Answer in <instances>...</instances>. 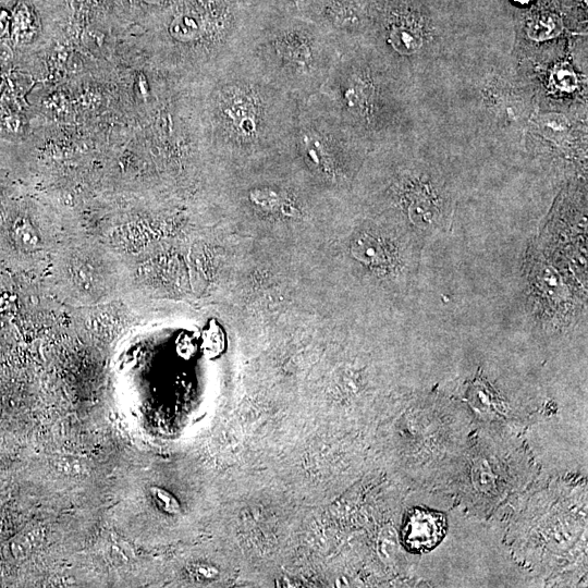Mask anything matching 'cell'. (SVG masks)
Returning <instances> with one entry per match:
<instances>
[{
  "label": "cell",
  "instance_id": "8992f818",
  "mask_svg": "<svg viewBox=\"0 0 588 588\" xmlns=\"http://www.w3.org/2000/svg\"><path fill=\"white\" fill-rule=\"evenodd\" d=\"M419 137L369 151L358 177L369 195L426 231L445 223L454 194L442 167L422 156Z\"/></svg>",
  "mask_w": 588,
  "mask_h": 588
},
{
  "label": "cell",
  "instance_id": "9c48e42d",
  "mask_svg": "<svg viewBox=\"0 0 588 588\" xmlns=\"http://www.w3.org/2000/svg\"><path fill=\"white\" fill-rule=\"evenodd\" d=\"M446 531L445 516L428 509L414 507L404 517L401 539L414 553H425L440 543Z\"/></svg>",
  "mask_w": 588,
  "mask_h": 588
},
{
  "label": "cell",
  "instance_id": "ac0fdd59",
  "mask_svg": "<svg viewBox=\"0 0 588 588\" xmlns=\"http://www.w3.org/2000/svg\"><path fill=\"white\" fill-rule=\"evenodd\" d=\"M532 1L534 0H513L514 3L523 7L530 4Z\"/></svg>",
  "mask_w": 588,
  "mask_h": 588
},
{
  "label": "cell",
  "instance_id": "8fae6325",
  "mask_svg": "<svg viewBox=\"0 0 588 588\" xmlns=\"http://www.w3.org/2000/svg\"><path fill=\"white\" fill-rule=\"evenodd\" d=\"M35 34L33 15L23 2H20L10 13V24L7 35H10L15 45L22 46L30 41Z\"/></svg>",
  "mask_w": 588,
  "mask_h": 588
},
{
  "label": "cell",
  "instance_id": "d6986e66",
  "mask_svg": "<svg viewBox=\"0 0 588 588\" xmlns=\"http://www.w3.org/2000/svg\"><path fill=\"white\" fill-rule=\"evenodd\" d=\"M291 1H293L295 4H296V2H297V0H291Z\"/></svg>",
  "mask_w": 588,
  "mask_h": 588
},
{
  "label": "cell",
  "instance_id": "9a60e30c",
  "mask_svg": "<svg viewBox=\"0 0 588 588\" xmlns=\"http://www.w3.org/2000/svg\"><path fill=\"white\" fill-rule=\"evenodd\" d=\"M560 22L556 17L553 15H539L535 19V21L529 24V29L532 32L529 33V35H535L537 37L542 36H552L556 34V29H559Z\"/></svg>",
  "mask_w": 588,
  "mask_h": 588
},
{
  "label": "cell",
  "instance_id": "5b68a950",
  "mask_svg": "<svg viewBox=\"0 0 588 588\" xmlns=\"http://www.w3.org/2000/svg\"><path fill=\"white\" fill-rule=\"evenodd\" d=\"M365 44L418 89L469 49L418 0H371Z\"/></svg>",
  "mask_w": 588,
  "mask_h": 588
},
{
  "label": "cell",
  "instance_id": "e0dca14e",
  "mask_svg": "<svg viewBox=\"0 0 588 588\" xmlns=\"http://www.w3.org/2000/svg\"><path fill=\"white\" fill-rule=\"evenodd\" d=\"M144 1L149 4L161 5L166 3L168 0H144Z\"/></svg>",
  "mask_w": 588,
  "mask_h": 588
},
{
  "label": "cell",
  "instance_id": "5bb4252c",
  "mask_svg": "<svg viewBox=\"0 0 588 588\" xmlns=\"http://www.w3.org/2000/svg\"><path fill=\"white\" fill-rule=\"evenodd\" d=\"M150 494L155 503L161 511L172 515L181 512L180 502L172 493H170L166 489L160 487H151Z\"/></svg>",
  "mask_w": 588,
  "mask_h": 588
},
{
  "label": "cell",
  "instance_id": "ba28073f",
  "mask_svg": "<svg viewBox=\"0 0 588 588\" xmlns=\"http://www.w3.org/2000/svg\"><path fill=\"white\" fill-rule=\"evenodd\" d=\"M371 0H297L298 12L333 38L340 52L366 42Z\"/></svg>",
  "mask_w": 588,
  "mask_h": 588
},
{
  "label": "cell",
  "instance_id": "4fadbf2b",
  "mask_svg": "<svg viewBox=\"0 0 588 588\" xmlns=\"http://www.w3.org/2000/svg\"><path fill=\"white\" fill-rule=\"evenodd\" d=\"M25 134V123L19 113L0 108V137L8 140H21Z\"/></svg>",
  "mask_w": 588,
  "mask_h": 588
},
{
  "label": "cell",
  "instance_id": "277c9868",
  "mask_svg": "<svg viewBox=\"0 0 588 588\" xmlns=\"http://www.w3.org/2000/svg\"><path fill=\"white\" fill-rule=\"evenodd\" d=\"M340 50L291 0H260L248 16L237 57L296 99L320 91Z\"/></svg>",
  "mask_w": 588,
  "mask_h": 588
},
{
  "label": "cell",
  "instance_id": "30bf717a",
  "mask_svg": "<svg viewBox=\"0 0 588 588\" xmlns=\"http://www.w3.org/2000/svg\"><path fill=\"white\" fill-rule=\"evenodd\" d=\"M354 257L369 266H385L389 264L387 248L378 240L363 234L356 237L352 244Z\"/></svg>",
  "mask_w": 588,
  "mask_h": 588
},
{
  "label": "cell",
  "instance_id": "52a82bcc",
  "mask_svg": "<svg viewBox=\"0 0 588 588\" xmlns=\"http://www.w3.org/2000/svg\"><path fill=\"white\" fill-rule=\"evenodd\" d=\"M282 152L321 193L330 194L350 191L368 155L320 91L298 99Z\"/></svg>",
  "mask_w": 588,
  "mask_h": 588
},
{
  "label": "cell",
  "instance_id": "7a4b0ae2",
  "mask_svg": "<svg viewBox=\"0 0 588 588\" xmlns=\"http://www.w3.org/2000/svg\"><path fill=\"white\" fill-rule=\"evenodd\" d=\"M320 93L368 152L421 136L418 88L366 44L340 53Z\"/></svg>",
  "mask_w": 588,
  "mask_h": 588
},
{
  "label": "cell",
  "instance_id": "6da1fadb",
  "mask_svg": "<svg viewBox=\"0 0 588 588\" xmlns=\"http://www.w3.org/2000/svg\"><path fill=\"white\" fill-rule=\"evenodd\" d=\"M204 136L229 169L282 152L298 99L238 57L207 74Z\"/></svg>",
  "mask_w": 588,
  "mask_h": 588
},
{
  "label": "cell",
  "instance_id": "3957f363",
  "mask_svg": "<svg viewBox=\"0 0 588 588\" xmlns=\"http://www.w3.org/2000/svg\"><path fill=\"white\" fill-rule=\"evenodd\" d=\"M438 78L448 81L450 106L471 137L503 148L525 142L537 94L514 56L469 48Z\"/></svg>",
  "mask_w": 588,
  "mask_h": 588
},
{
  "label": "cell",
  "instance_id": "2e32d148",
  "mask_svg": "<svg viewBox=\"0 0 588 588\" xmlns=\"http://www.w3.org/2000/svg\"><path fill=\"white\" fill-rule=\"evenodd\" d=\"M191 574L199 580H209L218 575L216 567L208 564H196L191 568Z\"/></svg>",
  "mask_w": 588,
  "mask_h": 588
},
{
  "label": "cell",
  "instance_id": "7c38bea8",
  "mask_svg": "<svg viewBox=\"0 0 588 588\" xmlns=\"http://www.w3.org/2000/svg\"><path fill=\"white\" fill-rule=\"evenodd\" d=\"M10 234L14 245L24 252H32L39 246V236L32 222L24 216H17L10 224Z\"/></svg>",
  "mask_w": 588,
  "mask_h": 588
}]
</instances>
